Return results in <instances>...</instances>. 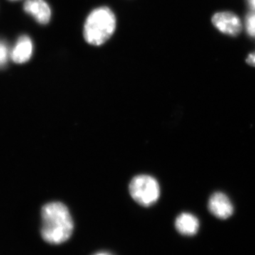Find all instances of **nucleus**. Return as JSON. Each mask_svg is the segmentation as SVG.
Instances as JSON below:
<instances>
[{"label": "nucleus", "instance_id": "nucleus-1", "mask_svg": "<svg viewBox=\"0 0 255 255\" xmlns=\"http://www.w3.org/2000/svg\"><path fill=\"white\" fill-rule=\"evenodd\" d=\"M41 236L50 244L65 243L71 237L74 223L71 214L65 204L50 202L43 206L41 211Z\"/></svg>", "mask_w": 255, "mask_h": 255}, {"label": "nucleus", "instance_id": "nucleus-2", "mask_svg": "<svg viewBox=\"0 0 255 255\" xmlns=\"http://www.w3.org/2000/svg\"><path fill=\"white\" fill-rule=\"evenodd\" d=\"M115 15L108 7H100L92 11L84 27L85 41L94 46H100L110 39L116 29Z\"/></svg>", "mask_w": 255, "mask_h": 255}, {"label": "nucleus", "instance_id": "nucleus-3", "mask_svg": "<svg viewBox=\"0 0 255 255\" xmlns=\"http://www.w3.org/2000/svg\"><path fill=\"white\" fill-rule=\"evenodd\" d=\"M129 191L133 200L140 206L148 207L157 202L160 194L157 181L149 175H137L132 179Z\"/></svg>", "mask_w": 255, "mask_h": 255}, {"label": "nucleus", "instance_id": "nucleus-4", "mask_svg": "<svg viewBox=\"0 0 255 255\" xmlns=\"http://www.w3.org/2000/svg\"><path fill=\"white\" fill-rule=\"evenodd\" d=\"M211 21L220 31L231 36H238L243 28L240 18L229 11L216 13L213 16Z\"/></svg>", "mask_w": 255, "mask_h": 255}, {"label": "nucleus", "instance_id": "nucleus-5", "mask_svg": "<svg viewBox=\"0 0 255 255\" xmlns=\"http://www.w3.org/2000/svg\"><path fill=\"white\" fill-rule=\"evenodd\" d=\"M208 208L210 213L219 219L226 220L233 214V206L228 196L222 192H216L210 197Z\"/></svg>", "mask_w": 255, "mask_h": 255}, {"label": "nucleus", "instance_id": "nucleus-6", "mask_svg": "<svg viewBox=\"0 0 255 255\" xmlns=\"http://www.w3.org/2000/svg\"><path fill=\"white\" fill-rule=\"evenodd\" d=\"M23 9L41 24L49 22L51 17V10L44 0H27Z\"/></svg>", "mask_w": 255, "mask_h": 255}, {"label": "nucleus", "instance_id": "nucleus-7", "mask_svg": "<svg viewBox=\"0 0 255 255\" xmlns=\"http://www.w3.org/2000/svg\"><path fill=\"white\" fill-rule=\"evenodd\" d=\"M32 52L33 44L31 38L27 36H22L18 38L10 55L14 63H24L31 58Z\"/></svg>", "mask_w": 255, "mask_h": 255}, {"label": "nucleus", "instance_id": "nucleus-8", "mask_svg": "<svg viewBox=\"0 0 255 255\" xmlns=\"http://www.w3.org/2000/svg\"><path fill=\"white\" fill-rule=\"evenodd\" d=\"M175 227L180 234L192 236L199 231V221L194 215L182 213L176 219Z\"/></svg>", "mask_w": 255, "mask_h": 255}, {"label": "nucleus", "instance_id": "nucleus-9", "mask_svg": "<svg viewBox=\"0 0 255 255\" xmlns=\"http://www.w3.org/2000/svg\"><path fill=\"white\" fill-rule=\"evenodd\" d=\"M246 27L248 34L255 38V11H252L247 15Z\"/></svg>", "mask_w": 255, "mask_h": 255}, {"label": "nucleus", "instance_id": "nucleus-10", "mask_svg": "<svg viewBox=\"0 0 255 255\" xmlns=\"http://www.w3.org/2000/svg\"><path fill=\"white\" fill-rule=\"evenodd\" d=\"M9 52L4 41H0V68H4L8 61Z\"/></svg>", "mask_w": 255, "mask_h": 255}, {"label": "nucleus", "instance_id": "nucleus-11", "mask_svg": "<svg viewBox=\"0 0 255 255\" xmlns=\"http://www.w3.org/2000/svg\"><path fill=\"white\" fill-rule=\"evenodd\" d=\"M247 63L251 66L255 67V53H251L248 55V58L246 59Z\"/></svg>", "mask_w": 255, "mask_h": 255}, {"label": "nucleus", "instance_id": "nucleus-12", "mask_svg": "<svg viewBox=\"0 0 255 255\" xmlns=\"http://www.w3.org/2000/svg\"><path fill=\"white\" fill-rule=\"evenodd\" d=\"M252 11H255V0H248Z\"/></svg>", "mask_w": 255, "mask_h": 255}, {"label": "nucleus", "instance_id": "nucleus-13", "mask_svg": "<svg viewBox=\"0 0 255 255\" xmlns=\"http://www.w3.org/2000/svg\"><path fill=\"white\" fill-rule=\"evenodd\" d=\"M95 255H112L109 254V253H97V254H96Z\"/></svg>", "mask_w": 255, "mask_h": 255}, {"label": "nucleus", "instance_id": "nucleus-14", "mask_svg": "<svg viewBox=\"0 0 255 255\" xmlns=\"http://www.w3.org/2000/svg\"><path fill=\"white\" fill-rule=\"evenodd\" d=\"M11 1H14V0H11Z\"/></svg>", "mask_w": 255, "mask_h": 255}]
</instances>
